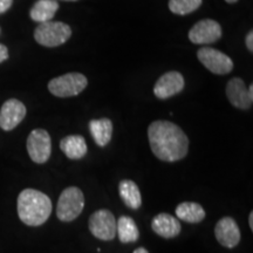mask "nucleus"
I'll return each instance as SVG.
<instances>
[{"label":"nucleus","mask_w":253,"mask_h":253,"mask_svg":"<svg viewBox=\"0 0 253 253\" xmlns=\"http://www.w3.org/2000/svg\"><path fill=\"white\" fill-rule=\"evenodd\" d=\"M148 137L153 154L163 162H177L188 155V136L175 123L154 121L148 128Z\"/></svg>","instance_id":"1"},{"label":"nucleus","mask_w":253,"mask_h":253,"mask_svg":"<svg viewBox=\"0 0 253 253\" xmlns=\"http://www.w3.org/2000/svg\"><path fill=\"white\" fill-rule=\"evenodd\" d=\"M18 216L28 226L45 224L52 213V201L43 192L36 189H25L18 196Z\"/></svg>","instance_id":"2"},{"label":"nucleus","mask_w":253,"mask_h":253,"mask_svg":"<svg viewBox=\"0 0 253 253\" xmlns=\"http://www.w3.org/2000/svg\"><path fill=\"white\" fill-rule=\"evenodd\" d=\"M84 208V195L78 186H68L60 195L56 205V216L61 221H73L80 216Z\"/></svg>","instance_id":"3"},{"label":"nucleus","mask_w":253,"mask_h":253,"mask_svg":"<svg viewBox=\"0 0 253 253\" xmlns=\"http://www.w3.org/2000/svg\"><path fill=\"white\" fill-rule=\"evenodd\" d=\"M72 36V30L61 21H47L40 24L34 31V39L45 47H58L65 43Z\"/></svg>","instance_id":"4"},{"label":"nucleus","mask_w":253,"mask_h":253,"mask_svg":"<svg viewBox=\"0 0 253 253\" xmlns=\"http://www.w3.org/2000/svg\"><path fill=\"white\" fill-rule=\"evenodd\" d=\"M88 84L87 78L80 73H67L48 82V90L54 96L72 97L77 96L86 89Z\"/></svg>","instance_id":"5"},{"label":"nucleus","mask_w":253,"mask_h":253,"mask_svg":"<svg viewBox=\"0 0 253 253\" xmlns=\"http://www.w3.org/2000/svg\"><path fill=\"white\" fill-rule=\"evenodd\" d=\"M88 227L95 238L100 240H113L116 237V219L113 212L107 209H100L91 213Z\"/></svg>","instance_id":"6"},{"label":"nucleus","mask_w":253,"mask_h":253,"mask_svg":"<svg viewBox=\"0 0 253 253\" xmlns=\"http://www.w3.org/2000/svg\"><path fill=\"white\" fill-rule=\"evenodd\" d=\"M27 153L34 163L43 164L52 154V140L45 129H34L27 138Z\"/></svg>","instance_id":"7"},{"label":"nucleus","mask_w":253,"mask_h":253,"mask_svg":"<svg viewBox=\"0 0 253 253\" xmlns=\"http://www.w3.org/2000/svg\"><path fill=\"white\" fill-rule=\"evenodd\" d=\"M197 56L202 65L213 74L225 75L233 69V61L230 56L211 47H203L199 49Z\"/></svg>","instance_id":"8"},{"label":"nucleus","mask_w":253,"mask_h":253,"mask_svg":"<svg viewBox=\"0 0 253 253\" xmlns=\"http://www.w3.org/2000/svg\"><path fill=\"white\" fill-rule=\"evenodd\" d=\"M221 27L216 20L204 19L198 21L189 32V39L197 45H209L220 39Z\"/></svg>","instance_id":"9"},{"label":"nucleus","mask_w":253,"mask_h":253,"mask_svg":"<svg viewBox=\"0 0 253 253\" xmlns=\"http://www.w3.org/2000/svg\"><path fill=\"white\" fill-rule=\"evenodd\" d=\"M226 96L230 103L236 108L243 110L251 108L253 103V84H250L248 89L242 79H231L227 82Z\"/></svg>","instance_id":"10"},{"label":"nucleus","mask_w":253,"mask_h":253,"mask_svg":"<svg viewBox=\"0 0 253 253\" xmlns=\"http://www.w3.org/2000/svg\"><path fill=\"white\" fill-rule=\"evenodd\" d=\"M26 116V107L17 99H9L0 109V128L5 131L13 130Z\"/></svg>","instance_id":"11"},{"label":"nucleus","mask_w":253,"mask_h":253,"mask_svg":"<svg viewBox=\"0 0 253 253\" xmlns=\"http://www.w3.org/2000/svg\"><path fill=\"white\" fill-rule=\"evenodd\" d=\"M214 236L217 242L226 249L236 248L242 238L238 224L232 217H223L217 221Z\"/></svg>","instance_id":"12"},{"label":"nucleus","mask_w":253,"mask_h":253,"mask_svg":"<svg viewBox=\"0 0 253 253\" xmlns=\"http://www.w3.org/2000/svg\"><path fill=\"white\" fill-rule=\"evenodd\" d=\"M184 78L178 72H168L158 79L154 87L155 96L161 100L169 99L181 93L184 88Z\"/></svg>","instance_id":"13"},{"label":"nucleus","mask_w":253,"mask_h":253,"mask_svg":"<svg viewBox=\"0 0 253 253\" xmlns=\"http://www.w3.org/2000/svg\"><path fill=\"white\" fill-rule=\"evenodd\" d=\"M151 229L162 238H175L181 233L182 226L176 217L169 213H158L151 221Z\"/></svg>","instance_id":"14"},{"label":"nucleus","mask_w":253,"mask_h":253,"mask_svg":"<svg viewBox=\"0 0 253 253\" xmlns=\"http://www.w3.org/2000/svg\"><path fill=\"white\" fill-rule=\"evenodd\" d=\"M60 148L62 153L71 160H81L87 155L88 147L84 136L69 135L60 141Z\"/></svg>","instance_id":"15"},{"label":"nucleus","mask_w":253,"mask_h":253,"mask_svg":"<svg viewBox=\"0 0 253 253\" xmlns=\"http://www.w3.org/2000/svg\"><path fill=\"white\" fill-rule=\"evenodd\" d=\"M120 197L126 207L131 210H137L142 205V195L140 188L131 179H122L119 184Z\"/></svg>","instance_id":"16"},{"label":"nucleus","mask_w":253,"mask_h":253,"mask_svg":"<svg viewBox=\"0 0 253 253\" xmlns=\"http://www.w3.org/2000/svg\"><path fill=\"white\" fill-rule=\"evenodd\" d=\"M58 9V0H38L36 4L32 6L30 15L33 21L42 24L52 20Z\"/></svg>","instance_id":"17"},{"label":"nucleus","mask_w":253,"mask_h":253,"mask_svg":"<svg viewBox=\"0 0 253 253\" xmlns=\"http://www.w3.org/2000/svg\"><path fill=\"white\" fill-rule=\"evenodd\" d=\"M89 131L95 143L99 147H106L112 140L113 122L109 119L91 120L89 122Z\"/></svg>","instance_id":"18"},{"label":"nucleus","mask_w":253,"mask_h":253,"mask_svg":"<svg viewBox=\"0 0 253 253\" xmlns=\"http://www.w3.org/2000/svg\"><path fill=\"white\" fill-rule=\"evenodd\" d=\"M176 216L177 219L190 224H197L204 220L207 213L201 204L195 203V202H183L177 205Z\"/></svg>","instance_id":"19"},{"label":"nucleus","mask_w":253,"mask_h":253,"mask_svg":"<svg viewBox=\"0 0 253 253\" xmlns=\"http://www.w3.org/2000/svg\"><path fill=\"white\" fill-rule=\"evenodd\" d=\"M116 233L123 244L135 243L140 238V231L135 220L128 216H121L116 221Z\"/></svg>","instance_id":"20"},{"label":"nucleus","mask_w":253,"mask_h":253,"mask_svg":"<svg viewBox=\"0 0 253 253\" xmlns=\"http://www.w3.org/2000/svg\"><path fill=\"white\" fill-rule=\"evenodd\" d=\"M203 0H169V8L173 14L186 15L199 8Z\"/></svg>","instance_id":"21"},{"label":"nucleus","mask_w":253,"mask_h":253,"mask_svg":"<svg viewBox=\"0 0 253 253\" xmlns=\"http://www.w3.org/2000/svg\"><path fill=\"white\" fill-rule=\"evenodd\" d=\"M12 4H13V0H0V14L7 12Z\"/></svg>","instance_id":"22"},{"label":"nucleus","mask_w":253,"mask_h":253,"mask_svg":"<svg viewBox=\"0 0 253 253\" xmlns=\"http://www.w3.org/2000/svg\"><path fill=\"white\" fill-rule=\"evenodd\" d=\"M8 59V49L7 47L2 43H0V63L4 62L5 60Z\"/></svg>","instance_id":"23"},{"label":"nucleus","mask_w":253,"mask_h":253,"mask_svg":"<svg viewBox=\"0 0 253 253\" xmlns=\"http://www.w3.org/2000/svg\"><path fill=\"white\" fill-rule=\"evenodd\" d=\"M246 46L250 52H253V32L250 31L248 37H246Z\"/></svg>","instance_id":"24"},{"label":"nucleus","mask_w":253,"mask_h":253,"mask_svg":"<svg viewBox=\"0 0 253 253\" xmlns=\"http://www.w3.org/2000/svg\"><path fill=\"white\" fill-rule=\"evenodd\" d=\"M249 224H250V229L253 231V212L251 211L249 214Z\"/></svg>","instance_id":"25"},{"label":"nucleus","mask_w":253,"mask_h":253,"mask_svg":"<svg viewBox=\"0 0 253 253\" xmlns=\"http://www.w3.org/2000/svg\"><path fill=\"white\" fill-rule=\"evenodd\" d=\"M134 253H149V252H148V250L144 248H137L134 251Z\"/></svg>","instance_id":"26"},{"label":"nucleus","mask_w":253,"mask_h":253,"mask_svg":"<svg viewBox=\"0 0 253 253\" xmlns=\"http://www.w3.org/2000/svg\"><path fill=\"white\" fill-rule=\"evenodd\" d=\"M226 2H229V4H235V2L238 1V0H225Z\"/></svg>","instance_id":"27"},{"label":"nucleus","mask_w":253,"mask_h":253,"mask_svg":"<svg viewBox=\"0 0 253 253\" xmlns=\"http://www.w3.org/2000/svg\"><path fill=\"white\" fill-rule=\"evenodd\" d=\"M62 1H77V0H62Z\"/></svg>","instance_id":"28"},{"label":"nucleus","mask_w":253,"mask_h":253,"mask_svg":"<svg viewBox=\"0 0 253 253\" xmlns=\"http://www.w3.org/2000/svg\"><path fill=\"white\" fill-rule=\"evenodd\" d=\"M0 32H1V30H0Z\"/></svg>","instance_id":"29"}]
</instances>
